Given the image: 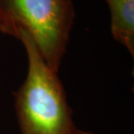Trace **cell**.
I'll return each mask as SVG.
<instances>
[{
  "label": "cell",
  "instance_id": "obj_4",
  "mask_svg": "<svg viewBox=\"0 0 134 134\" xmlns=\"http://www.w3.org/2000/svg\"><path fill=\"white\" fill-rule=\"evenodd\" d=\"M75 134H93V133L90 132H86V131H84V130H79V129H77V132H75Z\"/></svg>",
  "mask_w": 134,
  "mask_h": 134
},
{
  "label": "cell",
  "instance_id": "obj_2",
  "mask_svg": "<svg viewBox=\"0 0 134 134\" xmlns=\"http://www.w3.org/2000/svg\"><path fill=\"white\" fill-rule=\"evenodd\" d=\"M76 10L72 0H0V32L31 37L45 62L58 72L68 47Z\"/></svg>",
  "mask_w": 134,
  "mask_h": 134
},
{
  "label": "cell",
  "instance_id": "obj_3",
  "mask_svg": "<svg viewBox=\"0 0 134 134\" xmlns=\"http://www.w3.org/2000/svg\"><path fill=\"white\" fill-rule=\"evenodd\" d=\"M111 14V32L115 41L134 57V0H105Z\"/></svg>",
  "mask_w": 134,
  "mask_h": 134
},
{
  "label": "cell",
  "instance_id": "obj_1",
  "mask_svg": "<svg viewBox=\"0 0 134 134\" xmlns=\"http://www.w3.org/2000/svg\"><path fill=\"white\" fill-rule=\"evenodd\" d=\"M25 47L28 69L15 92V109L22 134H75L77 128L65 88L25 31L17 37Z\"/></svg>",
  "mask_w": 134,
  "mask_h": 134
}]
</instances>
